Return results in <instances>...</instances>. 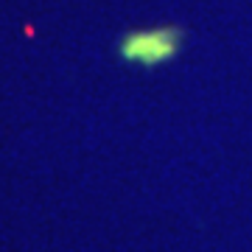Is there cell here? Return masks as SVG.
Returning <instances> with one entry per match:
<instances>
[{"label": "cell", "mask_w": 252, "mask_h": 252, "mask_svg": "<svg viewBox=\"0 0 252 252\" xmlns=\"http://www.w3.org/2000/svg\"><path fill=\"white\" fill-rule=\"evenodd\" d=\"M182 48V28H152L124 39V56L140 64L168 62Z\"/></svg>", "instance_id": "1"}]
</instances>
